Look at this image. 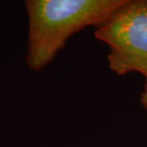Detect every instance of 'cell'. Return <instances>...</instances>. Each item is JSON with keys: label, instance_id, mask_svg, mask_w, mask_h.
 I'll return each mask as SVG.
<instances>
[{"label": "cell", "instance_id": "obj_1", "mask_svg": "<svg viewBox=\"0 0 147 147\" xmlns=\"http://www.w3.org/2000/svg\"><path fill=\"white\" fill-rule=\"evenodd\" d=\"M127 0H27L28 47L25 59L34 71L52 62L67 40L82 29L104 24Z\"/></svg>", "mask_w": 147, "mask_h": 147}, {"label": "cell", "instance_id": "obj_2", "mask_svg": "<svg viewBox=\"0 0 147 147\" xmlns=\"http://www.w3.org/2000/svg\"><path fill=\"white\" fill-rule=\"evenodd\" d=\"M95 36L109 48V68L117 75L139 73L147 85V0H127Z\"/></svg>", "mask_w": 147, "mask_h": 147}, {"label": "cell", "instance_id": "obj_3", "mask_svg": "<svg viewBox=\"0 0 147 147\" xmlns=\"http://www.w3.org/2000/svg\"><path fill=\"white\" fill-rule=\"evenodd\" d=\"M140 102H142V106L144 107L145 111L147 112V85L144 86V89H143L142 96H140Z\"/></svg>", "mask_w": 147, "mask_h": 147}]
</instances>
